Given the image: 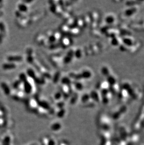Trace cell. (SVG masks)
Segmentation results:
<instances>
[{"label":"cell","mask_w":144,"mask_h":145,"mask_svg":"<svg viewBox=\"0 0 144 145\" xmlns=\"http://www.w3.org/2000/svg\"><path fill=\"white\" fill-rule=\"evenodd\" d=\"M34 81L33 79L28 78L27 81L23 83V92L27 94H31L34 91Z\"/></svg>","instance_id":"cell-1"},{"label":"cell","mask_w":144,"mask_h":145,"mask_svg":"<svg viewBox=\"0 0 144 145\" xmlns=\"http://www.w3.org/2000/svg\"><path fill=\"white\" fill-rule=\"evenodd\" d=\"M121 41L124 45H125L126 47H132V46L134 45L133 39L129 36L123 37L121 40Z\"/></svg>","instance_id":"cell-2"},{"label":"cell","mask_w":144,"mask_h":145,"mask_svg":"<svg viewBox=\"0 0 144 145\" xmlns=\"http://www.w3.org/2000/svg\"><path fill=\"white\" fill-rule=\"evenodd\" d=\"M60 44L61 47L64 48H66L72 44V40L70 38L67 37L62 38L61 41H60Z\"/></svg>","instance_id":"cell-3"},{"label":"cell","mask_w":144,"mask_h":145,"mask_svg":"<svg viewBox=\"0 0 144 145\" xmlns=\"http://www.w3.org/2000/svg\"><path fill=\"white\" fill-rule=\"evenodd\" d=\"M7 60L10 63H14L21 62L23 60V58L21 56H10L7 57Z\"/></svg>","instance_id":"cell-4"},{"label":"cell","mask_w":144,"mask_h":145,"mask_svg":"<svg viewBox=\"0 0 144 145\" xmlns=\"http://www.w3.org/2000/svg\"><path fill=\"white\" fill-rule=\"evenodd\" d=\"M107 82L110 86H112L113 85H116V78L111 75L107 77Z\"/></svg>","instance_id":"cell-5"},{"label":"cell","mask_w":144,"mask_h":145,"mask_svg":"<svg viewBox=\"0 0 144 145\" xmlns=\"http://www.w3.org/2000/svg\"><path fill=\"white\" fill-rule=\"evenodd\" d=\"M16 65L15 63H8L3 64L2 65V68L4 70H11L16 69Z\"/></svg>","instance_id":"cell-6"},{"label":"cell","mask_w":144,"mask_h":145,"mask_svg":"<svg viewBox=\"0 0 144 145\" xmlns=\"http://www.w3.org/2000/svg\"><path fill=\"white\" fill-rule=\"evenodd\" d=\"M1 86L5 95H9L10 94V89L9 85H8L5 82H2L1 84Z\"/></svg>","instance_id":"cell-7"},{"label":"cell","mask_w":144,"mask_h":145,"mask_svg":"<svg viewBox=\"0 0 144 145\" xmlns=\"http://www.w3.org/2000/svg\"><path fill=\"white\" fill-rule=\"evenodd\" d=\"M80 74L82 79H87L91 78L92 75L91 71L88 69L83 70L82 72L80 73Z\"/></svg>","instance_id":"cell-8"},{"label":"cell","mask_w":144,"mask_h":145,"mask_svg":"<svg viewBox=\"0 0 144 145\" xmlns=\"http://www.w3.org/2000/svg\"><path fill=\"white\" fill-rule=\"evenodd\" d=\"M26 75H27L28 78H31L32 79H33V80L37 77V74H36L35 71L34 69L31 68H29L28 69H27L26 71Z\"/></svg>","instance_id":"cell-9"},{"label":"cell","mask_w":144,"mask_h":145,"mask_svg":"<svg viewBox=\"0 0 144 145\" xmlns=\"http://www.w3.org/2000/svg\"><path fill=\"white\" fill-rule=\"evenodd\" d=\"M115 20H116L115 16L112 14L108 15V16H106V17L105 19V22L107 24H108L109 25L113 24L115 22Z\"/></svg>","instance_id":"cell-10"},{"label":"cell","mask_w":144,"mask_h":145,"mask_svg":"<svg viewBox=\"0 0 144 145\" xmlns=\"http://www.w3.org/2000/svg\"><path fill=\"white\" fill-rule=\"evenodd\" d=\"M137 9L134 7L132 6L126 10L125 14L126 16H132L134 14L137 12Z\"/></svg>","instance_id":"cell-11"},{"label":"cell","mask_w":144,"mask_h":145,"mask_svg":"<svg viewBox=\"0 0 144 145\" xmlns=\"http://www.w3.org/2000/svg\"><path fill=\"white\" fill-rule=\"evenodd\" d=\"M17 7H18V11L22 13H24L27 12L28 10V8L27 6V5L25 3H20L18 5Z\"/></svg>","instance_id":"cell-12"},{"label":"cell","mask_w":144,"mask_h":145,"mask_svg":"<svg viewBox=\"0 0 144 145\" xmlns=\"http://www.w3.org/2000/svg\"><path fill=\"white\" fill-rule=\"evenodd\" d=\"M34 81L35 83L38 84V85H44L46 83L45 78L42 76L38 77V76H37L36 78L34 79Z\"/></svg>","instance_id":"cell-13"},{"label":"cell","mask_w":144,"mask_h":145,"mask_svg":"<svg viewBox=\"0 0 144 145\" xmlns=\"http://www.w3.org/2000/svg\"><path fill=\"white\" fill-rule=\"evenodd\" d=\"M69 77L70 79H73L75 80H79L82 79L80 73L75 72H70L69 74Z\"/></svg>","instance_id":"cell-14"},{"label":"cell","mask_w":144,"mask_h":145,"mask_svg":"<svg viewBox=\"0 0 144 145\" xmlns=\"http://www.w3.org/2000/svg\"><path fill=\"white\" fill-rule=\"evenodd\" d=\"M61 82L62 85H68L72 83V80L69 77H64L61 79Z\"/></svg>","instance_id":"cell-15"},{"label":"cell","mask_w":144,"mask_h":145,"mask_svg":"<svg viewBox=\"0 0 144 145\" xmlns=\"http://www.w3.org/2000/svg\"><path fill=\"white\" fill-rule=\"evenodd\" d=\"M120 40H119L117 37H113V38H112L111 40V44L113 46L117 47L118 46L120 45Z\"/></svg>","instance_id":"cell-16"},{"label":"cell","mask_w":144,"mask_h":145,"mask_svg":"<svg viewBox=\"0 0 144 145\" xmlns=\"http://www.w3.org/2000/svg\"><path fill=\"white\" fill-rule=\"evenodd\" d=\"M75 89L78 91H82L83 88V85L81 82L76 81L75 83H73Z\"/></svg>","instance_id":"cell-17"},{"label":"cell","mask_w":144,"mask_h":145,"mask_svg":"<svg viewBox=\"0 0 144 145\" xmlns=\"http://www.w3.org/2000/svg\"><path fill=\"white\" fill-rule=\"evenodd\" d=\"M101 73L103 76H106L107 77L110 75V69L108 67L103 66L101 68Z\"/></svg>","instance_id":"cell-18"},{"label":"cell","mask_w":144,"mask_h":145,"mask_svg":"<svg viewBox=\"0 0 144 145\" xmlns=\"http://www.w3.org/2000/svg\"><path fill=\"white\" fill-rule=\"evenodd\" d=\"M76 27H77L79 29L83 28L85 26L84 23L83 19H78L76 20Z\"/></svg>","instance_id":"cell-19"},{"label":"cell","mask_w":144,"mask_h":145,"mask_svg":"<svg viewBox=\"0 0 144 145\" xmlns=\"http://www.w3.org/2000/svg\"><path fill=\"white\" fill-rule=\"evenodd\" d=\"M90 97L94 100V101H99V95H98L97 92L95 91H91L90 95Z\"/></svg>","instance_id":"cell-20"},{"label":"cell","mask_w":144,"mask_h":145,"mask_svg":"<svg viewBox=\"0 0 144 145\" xmlns=\"http://www.w3.org/2000/svg\"><path fill=\"white\" fill-rule=\"evenodd\" d=\"M28 76L25 73H21L19 75V80L22 82V83H24L26 81H27V79H28Z\"/></svg>","instance_id":"cell-21"},{"label":"cell","mask_w":144,"mask_h":145,"mask_svg":"<svg viewBox=\"0 0 144 145\" xmlns=\"http://www.w3.org/2000/svg\"><path fill=\"white\" fill-rule=\"evenodd\" d=\"M83 19L85 25H90L91 23L92 22L91 18L89 15H87L84 16V19Z\"/></svg>","instance_id":"cell-22"},{"label":"cell","mask_w":144,"mask_h":145,"mask_svg":"<svg viewBox=\"0 0 144 145\" xmlns=\"http://www.w3.org/2000/svg\"><path fill=\"white\" fill-rule=\"evenodd\" d=\"M80 32V29L78 28L77 27H74L73 28L70 29V33L72 35H78Z\"/></svg>","instance_id":"cell-23"},{"label":"cell","mask_w":144,"mask_h":145,"mask_svg":"<svg viewBox=\"0 0 144 145\" xmlns=\"http://www.w3.org/2000/svg\"><path fill=\"white\" fill-rule=\"evenodd\" d=\"M60 30H61V32L63 33H67L68 32H70V28L67 25H66L65 24V25H63L61 26Z\"/></svg>","instance_id":"cell-24"},{"label":"cell","mask_w":144,"mask_h":145,"mask_svg":"<svg viewBox=\"0 0 144 145\" xmlns=\"http://www.w3.org/2000/svg\"><path fill=\"white\" fill-rule=\"evenodd\" d=\"M28 104L30 107L34 108H36L37 107L38 103L34 99H31L29 101Z\"/></svg>","instance_id":"cell-25"},{"label":"cell","mask_w":144,"mask_h":145,"mask_svg":"<svg viewBox=\"0 0 144 145\" xmlns=\"http://www.w3.org/2000/svg\"><path fill=\"white\" fill-rule=\"evenodd\" d=\"M60 72L58 71V72L55 73V74H54L53 78V83H54V84L57 83L60 80Z\"/></svg>","instance_id":"cell-26"},{"label":"cell","mask_w":144,"mask_h":145,"mask_svg":"<svg viewBox=\"0 0 144 145\" xmlns=\"http://www.w3.org/2000/svg\"><path fill=\"white\" fill-rule=\"evenodd\" d=\"M82 56V51L80 48H77L75 51L74 56L77 59H80Z\"/></svg>","instance_id":"cell-27"},{"label":"cell","mask_w":144,"mask_h":145,"mask_svg":"<svg viewBox=\"0 0 144 145\" xmlns=\"http://www.w3.org/2000/svg\"><path fill=\"white\" fill-rule=\"evenodd\" d=\"M73 57L66 55L63 59V62L65 64H68L72 61Z\"/></svg>","instance_id":"cell-28"},{"label":"cell","mask_w":144,"mask_h":145,"mask_svg":"<svg viewBox=\"0 0 144 145\" xmlns=\"http://www.w3.org/2000/svg\"><path fill=\"white\" fill-rule=\"evenodd\" d=\"M22 84V82H21L19 79L16 80L13 84V88L15 89H18Z\"/></svg>","instance_id":"cell-29"},{"label":"cell","mask_w":144,"mask_h":145,"mask_svg":"<svg viewBox=\"0 0 144 145\" xmlns=\"http://www.w3.org/2000/svg\"><path fill=\"white\" fill-rule=\"evenodd\" d=\"M26 61L28 63L30 64H33L34 63L35 57L33 56V55H29L27 56L26 58Z\"/></svg>","instance_id":"cell-30"},{"label":"cell","mask_w":144,"mask_h":145,"mask_svg":"<svg viewBox=\"0 0 144 145\" xmlns=\"http://www.w3.org/2000/svg\"><path fill=\"white\" fill-rule=\"evenodd\" d=\"M90 98V97L89 95H88V94H85L82 96V102H84V103H87L89 101Z\"/></svg>","instance_id":"cell-31"},{"label":"cell","mask_w":144,"mask_h":145,"mask_svg":"<svg viewBox=\"0 0 144 145\" xmlns=\"http://www.w3.org/2000/svg\"><path fill=\"white\" fill-rule=\"evenodd\" d=\"M62 96V94L60 92H58L55 94L54 95V98L56 100H59Z\"/></svg>","instance_id":"cell-32"},{"label":"cell","mask_w":144,"mask_h":145,"mask_svg":"<svg viewBox=\"0 0 144 145\" xmlns=\"http://www.w3.org/2000/svg\"><path fill=\"white\" fill-rule=\"evenodd\" d=\"M77 98H78V95L77 94H73V95H72V97L71 98V100H70V102L71 103H75L76 102V101L77 100Z\"/></svg>","instance_id":"cell-33"},{"label":"cell","mask_w":144,"mask_h":145,"mask_svg":"<svg viewBox=\"0 0 144 145\" xmlns=\"http://www.w3.org/2000/svg\"><path fill=\"white\" fill-rule=\"evenodd\" d=\"M53 36H54V37L55 38L56 40V41H61V40L62 39V38H61V34H60L59 32H55L54 33V34H53Z\"/></svg>","instance_id":"cell-34"},{"label":"cell","mask_w":144,"mask_h":145,"mask_svg":"<svg viewBox=\"0 0 144 145\" xmlns=\"http://www.w3.org/2000/svg\"><path fill=\"white\" fill-rule=\"evenodd\" d=\"M0 32L2 35L5 32V27L3 23L0 22Z\"/></svg>","instance_id":"cell-35"},{"label":"cell","mask_w":144,"mask_h":145,"mask_svg":"<svg viewBox=\"0 0 144 145\" xmlns=\"http://www.w3.org/2000/svg\"><path fill=\"white\" fill-rule=\"evenodd\" d=\"M57 8V5L56 4H52V5L50 7V10L51 12H52L53 13H55L56 12Z\"/></svg>","instance_id":"cell-36"},{"label":"cell","mask_w":144,"mask_h":145,"mask_svg":"<svg viewBox=\"0 0 144 145\" xmlns=\"http://www.w3.org/2000/svg\"><path fill=\"white\" fill-rule=\"evenodd\" d=\"M2 37H3V36H2V35L1 34H0V42H1L2 41Z\"/></svg>","instance_id":"cell-37"}]
</instances>
